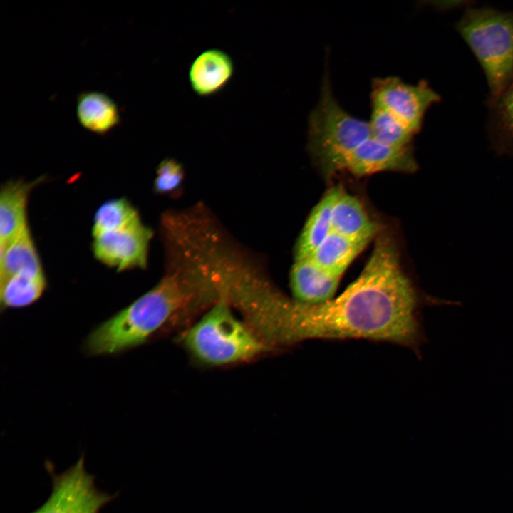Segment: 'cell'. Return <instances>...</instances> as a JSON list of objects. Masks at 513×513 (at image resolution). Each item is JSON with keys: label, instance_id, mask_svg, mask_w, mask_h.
Here are the masks:
<instances>
[{"label": "cell", "instance_id": "obj_15", "mask_svg": "<svg viewBox=\"0 0 513 513\" xmlns=\"http://www.w3.org/2000/svg\"><path fill=\"white\" fill-rule=\"evenodd\" d=\"M487 133L491 149L513 156V83L498 97L487 99Z\"/></svg>", "mask_w": 513, "mask_h": 513}, {"label": "cell", "instance_id": "obj_20", "mask_svg": "<svg viewBox=\"0 0 513 513\" xmlns=\"http://www.w3.org/2000/svg\"><path fill=\"white\" fill-rule=\"evenodd\" d=\"M368 123L370 138L392 147H410L415 135L389 111L374 103H371Z\"/></svg>", "mask_w": 513, "mask_h": 513}, {"label": "cell", "instance_id": "obj_13", "mask_svg": "<svg viewBox=\"0 0 513 513\" xmlns=\"http://www.w3.org/2000/svg\"><path fill=\"white\" fill-rule=\"evenodd\" d=\"M377 231V225L369 217L361 202L343 191L333 208L331 232L368 244Z\"/></svg>", "mask_w": 513, "mask_h": 513}, {"label": "cell", "instance_id": "obj_9", "mask_svg": "<svg viewBox=\"0 0 513 513\" xmlns=\"http://www.w3.org/2000/svg\"><path fill=\"white\" fill-rule=\"evenodd\" d=\"M417 167L411 147H392L370 137L347 156L341 171L361 177L384 171L413 172Z\"/></svg>", "mask_w": 513, "mask_h": 513}, {"label": "cell", "instance_id": "obj_23", "mask_svg": "<svg viewBox=\"0 0 513 513\" xmlns=\"http://www.w3.org/2000/svg\"><path fill=\"white\" fill-rule=\"evenodd\" d=\"M513 83V73H512V82H511V83Z\"/></svg>", "mask_w": 513, "mask_h": 513}, {"label": "cell", "instance_id": "obj_17", "mask_svg": "<svg viewBox=\"0 0 513 513\" xmlns=\"http://www.w3.org/2000/svg\"><path fill=\"white\" fill-rule=\"evenodd\" d=\"M76 113L81 125L98 135L112 130L120 120L116 103L105 93L97 91L84 92L79 95Z\"/></svg>", "mask_w": 513, "mask_h": 513}, {"label": "cell", "instance_id": "obj_2", "mask_svg": "<svg viewBox=\"0 0 513 513\" xmlns=\"http://www.w3.org/2000/svg\"><path fill=\"white\" fill-rule=\"evenodd\" d=\"M197 284L180 279L177 273L98 326L88 337L86 348L95 356L124 351L145 342L196 293Z\"/></svg>", "mask_w": 513, "mask_h": 513}, {"label": "cell", "instance_id": "obj_4", "mask_svg": "<svg viewBox=\"0 0 513 513\" xmlns=\"http://www.w3.org/2000/svg\"><path fill=\"white\" fill-rule=\"evenodd\" d=\"M308 150L326 174L341 171L347 156L370 137L368 121L348 113L335 98L326 69L319 100L308 118Z\"/></svg>", "mask_w": 513, "mask_h": 513}, {"label": "cell", "instance_id": "obj_21", "mask_svg": "<svg viewBox=\"0 0 513 513\" xmlns=\"http://www.w3.org/2000/svg\"><path fill=\"white\" fill-rule=\"evenodd\" d=\"M140 220L138 212L125 198L109 200L97 209L92 227L93 237L126 228Z\"/></svg>", "mask_w": 513, "mask_h": 513}, {"label": "cell", "instance_id": "obj_7", "mask_svg": "<svg viewBox=\"0 0 513 513\" xmlns=\"http://www.w3.org/2000/svg\"><path fill=\"white\" fill-rule=\"evenodd\" d=\"M370 99L416 135L421 130L426 112L440 97L425 81L409 84L398 77L388 76L373 81Z\"/></svg>", "mask_w": 513, "mask_h": 513}, {"label": "cell", "instance_id": "obj_18", "mask_svg": "<svg viewBox=\"0 0 513 513\" xmlns=\"http://www.w3.org/2000/svg\"><path fill=\"white\" fill-rule=\"evenodd\" d=\"M366 245L331 232L308 257L325 271L341 279Z\"/></svg>", "mask_w": 513, "mask_h": 513}, {"label": "cell", "instance_id": "obj_1", "mask_svg": "<svg viewBox=\"0 0 513 513\" xmlns=\"http://www.w3.org/2000/svg\"><path fill=\"white\" fill-rule=\"evenodd\" d=\"M419 304L393 239L381 236L360 275L338 296L307 304L273 292L254 322L259 336L273 345L366 339L416 348L421 338Z\"/></svg>", "mask_w": 513, "mask_h": 513}, {"label": "cell", "instance_id": "obj_3", "mask_svg": "<svg viewBox=\"0 0 513 513\" xmlns=\"http://www.w3.org/2000/svg\"><path fill=\"white\" fill-rule=\"evenodd\" d=\"M455 29L469 46L485 76L489 99L510 84L513 73V11L468 7Z\"/></svg>", "mask_w": 513, "mask_h": 513}, {"label": "cell", "instance_id": "obj_16", "mask_svg": "<svg viewBox=\"0 0 513 513\" xmlns=\"http://www.w3.org/2000/svg\"><path fill=\"white\" fill-rule=\"evenodd\" d=\"M43 273L28 224L7 244H0V279Z\"/></svg>", "mask_w": 513, "mask_h": 513}, {"label": "cell", "instance_id": "obj_5", "mask_svg": "<svg viewBox=\"0 0 513 513\" xmlns=\"http://www.w3.org/2000/svg\"><path fill=\"white\" fill-rule=\"evenodd\" d=\"M223 291L212 308L184 336L188 350L209 365L251 359L269 348L249 326L235 317Z\"/></svg>", "mask_w": 513, "mask_h": 513}, {"label": "cell", "instance_id": "obj_10", "mask_svg": "<svg viewBox=\"0 0 513 513\" xmlns=\"http://www.w3.org/2000/svg\"><path fill=\"white\" fill-rule=\"evenodd\" d=\"M234 65L224 51L210 48L202 52L192 63L189 81L199 96L209 97L220 92L232 79Z\"/></svg>", "mask_w": 513, "mask_h": 513}, {"label": "cell", "instance_id": "obj_19", "mask_svg": "<svg viewBox=\"0 0 513 513\" xmlns=\"http://www.w3.org/2000/svg\"><path fill=\"white\" fill-rule=\"evenodd\" d=\"M46 286L44 273L16 274L0 279V301L3 308H22L36 302Z\"/></svg>", "mask_w": 513, "mask_h": 513}, {"label": "cell", "instance_id": "obj_8", "mask_svg": "<svg viewBox=\"0 0 513 513\" xmlns=\"http://www.w3.org/2000/svg\"><path fill=\"white\" fill-rule=\"evenodd\" d=\"M152 232L140 220L119 230L107 232L93 237L95 257L118 271L147 266Z\"/></svg>", "mask_w": 513, "mask_h": 513}, {"label": "cell", "instance_id": "obj_12", "mask_svg": "<svg viewBox=\"0 0 513 513\" xmlns=\"http://www.w3.org/2000/svg\"><path fill=\"white\" fill-rule=\"evenodd\" d=\"M44 177L31 182L11 180L6 182L0 192V244H6L28 224L27 204L32 190Z\"/></svg>", "mask_w": 513, "mask_h": 513}, {"label": "cell", "instance_id": "obj_22", "mask_svg": "<svg viewBox=\"0 0 513 513\" xmlns=\"http://www.w3.org/2000/svg\"><path fill=\"white\" fill-rule=\"evenodd\" d=\"M183 177L182 165L176 160L165 159L157 167L154 190L158 194H170L180 187Z\"/></svg>", "mask_w": 513, "mask_h": 513}, {"label": "cell", "instance_id": "obj_6", "mask_svg": "<svg viewBox=\"0 0 513 513\" xmlns=\"http://www.w3.org/2000/svg\"><path fill=\"white\" fill-rule=\"evenodd\" d=\"M45 468L51 477V492L46 501L31 513H100L119 492L110 494L98 489L95 476L86 469L85 453L65 471L56 473L52 462Z\"/></svg>", "mask_w": 513, "mask_h": 513}, {"label": "cell", "instance_id": "obj_11", "mask_svg": "<svg viewBox=\"0 0 513 513\" xmlns=\"http://www.w3.org/2000/svg\"><path fill=\"white\" fill-rule=\"evenodd\" d=\"M340 280L309 257L295 260L290 273L293 299L307 304L327 301L334 297Z\"/></svg>", "mask_w": 513, "mask_h": 513}, {"label": "cell", "instance_id": "obj_14", "mask_svg": "<svg viewBox=\"0 0 513 513\" xmlns=\"http://www.w3.org/2000/svg\"><path fill=\"white\" fill-rule=\"evenodd\" d=\"M343 192L340 187L330 188L313 208L297 240L295 260L308 257L331 233L333 208Z\"/></svg>", "mask_w": 513, "mask_h": 513}]
</instances>
